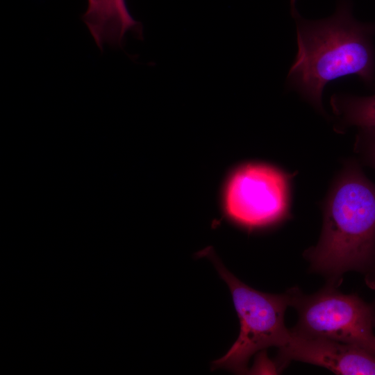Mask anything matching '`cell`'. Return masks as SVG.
Listing matches in <instances>:
<instances>
[{"label": "cell", "mask_w": 375, "mask_h": 375, "mask_svg": "<svg viewBox=\"0 0 375 375\" xmlns=\"http://www.w3.org/2000/svg\"><path fill=\"white\" fill-rule=\"evenodd\" d=\"M292 17L298 51L288 79L316 109L324 112L322 93L331 81L351 75L367 84L374 81L375 24L356 20L348 0L326 19L309 20L299 12Z\"/></svg>", "instance_id": "6da1fadb"}, {"label": "cell", "mask_w": 375, "mask_h": 375, "mask_svg": "<svg viewBox=\"0 0 375 375\" xmlns=\"http://www.w3.org/2000/svg\"><path fill=\"white\" fill-rule=\"evenodd\" d=\"M305 255L312 269L333 285L348 271L374 265L375 185L356 162H347L333 183L324 205L319 240Z\"/></svg>", "instance_id": "7a4b0ae2"}, {"label": "cell", "mask_w": 375, "mask_h": 375, "mask_svg": "<svg viewBox=\"0 0 375 375\" xmlns=\"http://www.w3.org/2000/svg\"><path fill=\"white\" fill-rule=\"evenodd\" d=\"M209 258L230 290L240 324L237 340L224 356L212 362V368L244 374L255 353L286 343L290 330L284 317L291 305V294L290 291L274 294L256 290L236 278L215 256Z\"/></svg>", "instance_id": "3957f363"}, {"label": "cell", "mask_w": 375, "mask_h": 375, "mask_svg": "<svg viewBox=\"0 0 375 375\" xmlns=\"http://www.w3.org/2000/svg\"><path fill=\"white\" fill-rule=\"evenodd\" d=\"M298 313L293 331L360 347L375 355V311L356 294H343L333 284L315 294L290 290Z\"/></svg>", "instance_id": "277c9868"}, {"label": "cell", "mask_w": 375, "mask_h": 375, "mask_svg": "<svg viewBox=\"0 0 375 375\" xmlns=\"http://www.w3.org/2000/svg\"><path fill=\"white\" fill-rule=\"evenodd\" d=\"M290 176L264 164L238 168L226 186V210L238 224L256 228L273 224L288 215Z\"/></svg>", "instance_id": "5b68a950"}, {"label": "cell", "mask_w": 375, "mask_h": 375, "mask_svg": "<svg viewBox=\"0 0 375 375\" xmlns=\"http://www.w3.org/2000/svg\"><path fill=\"white\" fill-rule=\"evenodd\" d=\"M278 349L281 368L296 360L325 367L337 374H375V355L358 346L290 330L286 343Z\"/></svg>", "instance_id": "8992f818"}, {"label": "cell", "mask_w": 375, "mask_h": 375, "mask_svg": "<svg viewBox=\"0 0 375 375\" xmlns=\"http://www.w3.org/2000/svg\"><path fill=\"white\" fill-rule=\"evenodd\" d=\"M81 19L101 51L106 44L122 47L128 32L142 39V25L133 17L126 0H88Z\"/></svg>", "instance_id": "52a82bcc"}, {"label": "cell", "mask_w": 375, "mask_h": 375, "mask_svg": "<svg viewBox=\"0 0 375 375\" xmlns=\"http://www.w3.org/2000/svg\"><path fill=\"white\" fill-rule=\"evenodd\" d=\"M330 103L337 120V131L351 126L375 128V94L368 97L335 94Z\"/></svg>", "instance_id": "ba28073f"}, {"label": "cell", "mask_w": 375, "mask_h": 375, "mask_svg": "<svg viewBox=\"0 0 375 375\" xmlns=\"http://www.w3.org/2000/svg\"><path fill=\"white\" fill-rule=\"evenodd\" d=\"M355 147L364 160L375 169V128H359Z\"/></svg>", "instance_id": "9c48e42d"}, {"label": "cell", "mask_w": 375, "mask_h": 375, "mask_svg": "<svg viewBox=\"0 0 375 375\" xmlns=\"http://www.w3.org/2000/svg\"><path fill=\"white\" fill-rule=\"evenodd\" d=\"M373 265L375 267V262ZM367 282L372 288H375V269L374 272L369 273L367 276Z\"/></svg>", "instance_id": "30bf717a"}, {"label": "cell", "mask_w": 375, "mask_h": 375, "mask_svg": "<svg viewBox=\"0 0 375 375\" xmlns=\"http://www.w3.org/2000/svg\"><path fill=\"white\" fill-rule=\"evenodd\" d=\"M296 2H297V0H290L291 14L294 13L295 12L297 11L296 8Z\"/></svg>", "instance_id": "8fae6325"}]
</instances>
